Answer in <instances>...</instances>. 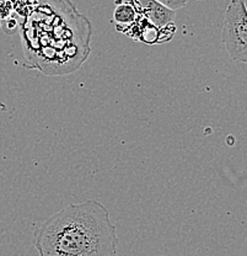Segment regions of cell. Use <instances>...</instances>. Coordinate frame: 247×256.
<instances>
[{"mask_svg":"<svg viewBox=\"0 0 247 256\" xmlns=\"http://www.w3.org/2000/svg\"><path fill=\"white\" fill-rule=\"evenodd\" d=\"M39 256H117L118 236L108 210L95 200L69 204L33 234Z\"/></svg>","mask_w":247,"mask_h":256,"instance_id":"6da1fadb","label":"cell"},{"mask_svg":"<svg viewBox=\"0 0 247 256\" xmlns=\"http://www.w3.org/2000/svg\"><path fill=\"white\" fill-rule=\"evenodd\" d=\"M222 40L231 60L247 64V8L245 0H231L223 24Z\"/></svg>","mask_w":247,"mask_h":256,"instance_id":"7a4b0ae2","label":"cell"},{"mask_svg":"<svg viewBox=\"0 0 247 256\" xmlns=\"http://www.w3.org/2000/svg\"><path fill=\"white\" fill-rule=\"evenodd\" d=\"M140 12L155 28H163L174 22L175 12L156 0H138Z\"/></svg>","mask_w":247,"mask_h":256,"instance_id":"3957f363","label":"cell"},{"mask_svg":"<svg viewBox=\"0 0 247 256\" xmlns=\"http://www.w3.org/2000/svg\"><path fill=\"white\" fill-rule=\"evenodd\" d=\"M138 12L131 2H116V9L113 12V20L118 31L129 28L137 21Z\"/></svg>","mask_w":247,"mask_h":256,"instance_id":"277c9868","label":"cell"},{"mask_svg":"<svg viewBox=\"0 0 247 256\" xmlns=\"http://www.w3.org/2000/svg\"><path fill=\"white\" fill-rule=\"evenodd\" d=\"M156 2H161V4L165 5L166 8L176 12V10H180L182 9V8H185L188 0H156Z\"/></svg>","mask_w":247,"mask_h":256,"instance_id":"5b68a950","label":"cell"},{"mask_svg":"<svg viewBox=\"0 0 247 256\" xmlns=\"http://www.w3.org/2000/svg\"><path fill=\"white\" fill-rule=\"evenodd\" d=\"M12 4L10 0H0V20H6L12 12Z\"/></svg>","mask_w":247,"mask_h":256,"instance_id":"8992f818","label":"cell"},{"mask_svg":"<svg viewBox=\"0 0 247 256\" xmlns=\"http://www.w3.org/2000/svg\"><path fill=\"white\" fill-rule=\"evenodd\" d=\"M18 28V22L16 18H7L6 20H5V32L6 34H14V32H16Z\"/></svg>","mask_w":247,"mask_h":256,"instance_id":"52a82bcc","label":"cell"},{"mask_svg":"<svg viewBox=\"0 0 247 256\" xmlns=\"http://www.w3.org/2000/svg\"><path fill=\"white\" fill-rule=\"evenodd\" d=\"M245 4H246V8H247V0H245Z\"/></svg>","mask_w":247,"mask_h":256,"instance_id":"ba28073f","label":"cell"},{"mask_svg":"<svg viewBox=\"0 0 247 256\" xmlns=\"http://www.w3.org/2000/svg\"><path fill=\"white\" fill-rule=\"evenodd\" d=\"M0 21H1V20H0ZM0 25H1V22H0Z\"/></svg>","mask_w":247,"mask_h":256,"instance_id":"9c48e42d","label":"cell"},{"mask_svg":"<svg viewBox=\"0 0 247 256\" xmlns=\"http://www.w3.org/2000/svg\"><path fill=\"white\" fill-rule=\"evenodd\" d=\"M198 2H202V0H198Z\"/></svg>","mask_w":247,"mask_h":256,"instance_id":"30bf717a","label":"cell"}]
</instances>
